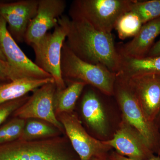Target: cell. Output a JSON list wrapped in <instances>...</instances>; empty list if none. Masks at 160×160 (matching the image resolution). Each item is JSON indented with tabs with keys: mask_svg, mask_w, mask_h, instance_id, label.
<instances>
[{
	"mask_svg": "<svg viewBox=\"0 0 160 160\" xmlns=\"http://www.w3.org/2000/svg\"><path fill=\"white\" fill-rule=\"evenodd\" d=\"M160 34V18L143 24L130 42L116 46L118 52L122 56L132 58H146Z\"/></svg>",
	"mask_w": 160,
	"mask_h": 160,
	"instance_id": "14",
	"label": "cell"
},
{
	"mask_svg": "<svg viewBox=\"0 0 160 160\" xmlns=\"http://www.w3.org/2000/svg\"><path fill=\"white\" fill-rule=\"evenodd\" d=\"M143 24L139 17L129 10L122 15L115 24L116 29L120 39L133 38L139 31Z\"/></svg>",
	"mask_w": 160,
	"mask_h": 160,
	"instance_id": "20",
	"label": "cell"
},
{
	"mask_svg": "<svg viewBox=\"0 0 160 160\" xmlns=\"http://www.w3.org/2000/svg\"><path fill=\"white\" fill-rule=\"evenodd\" d=\"M21 78L20 75L8 62L0 59V82H9Z\"/></svg>",
	"mask_w": 160,
	"mask_h": 160,
	"instance_id": "24",
	"label": "cell"
},
{
	"mask_svg": "<svg viewBox=\"0 0 160 160\" xmlns=\"http://www.w3.org/2000/svg\"><path fill=\"white\" fill-rule=\"evenodd\" d=\"M62 132L50 123L42 120H26L22 133L19 139L23 141L45 139L60 136Z\"/></svg>",
	"mask_w": 160,
	"mask_h": 160,
	"instance_id": "19",
	"label": "cell"
},
{
	"mask_svg": "<svg viewBox=\"0 0 160 160\" xmlns=\"http://www.w3.org/2000/svg\"><path fill=\"white\" fill-rule=\"evenodd\" d=\"M134 0H76L69 9V16L85 19L100 31L111 33L123 14L129 11Z\"/></svg>",
	"mask_w": 160,
	"mask_h": 160,
	"instance_id": "6",
	"label": "cell"
},
{
	"mask_svg": "<svg viewBox=\"0 0 160 160\" xmlns=\"http://www.w3.org/2000/svg\"><path fill=\"white\" fill-rule=\"evenodd\" d=\"M3 84H4V83L0 82V86H2V85Z\"/></svg>",
	"mask_w": 160,
	"mask_h": 160,
	"instance_id": "30",
	"label": "cell"
},
{
	"mask_svg": "<svg viewBox=\"0 0 160 160\" xmlns=\"http://www.w3.org/2000/svg\"><path fill=\"white\" fill-rule=\"evenodd\" d=\"M159 156H160V154H159Z\"/></svg>",
	"mask_w": 160,
	"mask_h": 160,
	"instance_id": "31",
	"label": "cell"
},
{
	"mask_svg": "<svg viewBox=\"0 0 160 160\" xmlns=\"http://www.w3.org/2000/svg\"><path fill=\"white\" fill-rule=\"evenodd\" d=\"M91 160H111L109 158V156L107 155L105 156L101 157L95 158Z\"/></svg>",
	"mask_w": 160,
	"mask_h": 160,
	"instance_id": "27",
	"label": "cell"
},
{
	"mask_svg": "<svg viewBox=\"0 0 160 160\" xmlns=\"http://www.w3.org/2000/svg\"><path fill=\"white\" fill-rule=\"evenodd\" d=\"M29 98L27 95L18 99L0 104V127L11 115L26 102Z\"/></svg>",
	"mask_w": 160,
	"mask_h": 160,
	"instance_id": "23",
	"label": "cell"
},
{
	"mask_svg": "<svg viewBox=\"0 0 160 160\" xmlns=\"http://www.w3.org/2000/svg\"><path fill=\"white\" fill-rule=\"evenodd\" d=\"M63 137L32 141L18 139L0 145V160H80Z\"/></svg>",
	"mask_w": 160,
	"mask_h": 160,
	"instance_id": "2",
	"label": "cell"
},
{
	"mask_svg": "<svg viewBox=\"0 0 160 160\" xmlns=\"http://www.w3.org/2000/svg\"><path fill=\"white\" fill-rule=\"evenodd\" d=\"M69 17L63 15L52 32H47L41 40L32 45L35 54L34 62L51 76L57 90L66 87L61 71L62 49L68 33Z\"/></svg>",
	"mask_w": 160,
	"mask_h": 160,
	"instance_id": "5",
	"label": "cell"
},
{
	"mask_svg": "<svg viewBox=\"0 0 160 160\" xmlns=\"http://www.w3.org/2000/svg\"><path fill=\"white\" fill-rule=\"evenodd\" d=\"M130 10L139 17L143 25L160 18V0H134Z\"/></svg>",
	"mask_w": 160,
	"mask_h": 160,
	"instance_id": "21",
	"label": "cell"
},
{
	"mask_svg": "<svg viewBox=\"0 0 160 160\" xmlns=\"http://www.w3.org/2000/svg\"><path fill=\"white\" fill-rule=\"evenodd\" d=\"M81 106L87 125L98 134L106 136L108 130L107 118L102 101L94 89H88L84 92Z\"/></svg>",
	"mask_w": 160,
	"mask_h": 160,
	"instance_id": "15",
	"label": "cell"
},
{
	"mask_svg": "<svg viewBox=\"0 0 160 160\" xmlns=\"http://www.w3.org/2000/svg\"><path fill=\"white\" fill-rule=\"evenodd\" d=\"M160 56V38L158 42H155L154 45L149 50L146 57H156Z\"/></svg>",
	"mask_w": 160,
	"mask_h": 160,
	"instance_id": "26",
	"label": "cell"
},
{
	"mask_svg": "<svg viewBox=\"0 0 160 160\" xmlns=\"http://www.w3.org/2000/svg\"><path fill=\"white\" fill-rule=\"evenodd\" d=\"M122 114V119L136 129L154 153L160 154V136L155 123L146 118L139 103L124 78L116 75L114 95Z\"/></svg>",
	"mask_w": 160,
	"mask_h": 160,
	"instance_id": "4",
	"label": "cell"
},
{
	"mask_svg": "<svg viewBox=\"0 0 160 160\" xmlns=\"http://www.w3.org/2000/svg\"><path fill=\"white\" fill-rule=\"evenodd\" d=\"M39 0H0V16L17 43L24 42L28 26L37 12Z\"/></svg>",
	"mask_w": 160,
	"mask_h": 160,
	"instance_id": "10",
	"label": "cell"
},
{
	"mask_svg": "<svg viewBox=\"0 0 160 160\" xmlns=\"http://www.w3.org/2000/svg\"><path fill=\"white\" fill-rule=\"evenodd\" d=\"M155 124L156 125V126H157L158 128L160 127V112L158 116L156 121Z\"/></svg>",
	"mask_w": 160,
	"mask_h": 160,
	"instance_id": "28",
	"label": "cell"
},
{
	"mask_svg": "<svg viewBox=\"0 0 160 160\" xmlns=\"http://www.w3.org/2000/svg\"><path fill=\"white\" fill-rule=\"evenodd\" d=\"M0 59L6 61L5 56H4V54H3L2 52V49H1V46H0Z\"/></svg>",
	"mask_w": 160,
	"mask_h": 160,
	"instance_id": "29",
	"label": "cell"
},
{
	"mask_svg": "<svg viewBox=\"0 0 160 160\" xmlns=\"http://www.w3.org/2000/svg\"><path fill=\"white\" fill-rule=\"evenodd\" d=\"M49 82H55L53 78L42 79L23 78L4 83L0 86V104L22 98L30 92Z\"/></svg>",
	"mask_w": 160,
	"mask_h": 160,
	"instance_id": "16",
	"label": "cell"
},
{
	"mask_svg": "<svg viewBox=\"0 0 160 160\" xmlns=\"http://www.w3.org/2000/svg\"><path fill=\"white\" fill-rule=\"evenodd\" d=\"M57 117L80 160H91L108 155L111 147L90 136L74 113H61Z\"/></svg>",
	"mask_w": 160,
	"mask_h": 160,
	"instance_id": "7",
	"label": "cell"
},
{
	"mask_svg": "<svg viewBox=\"0 0 160 160\" xmlns=\"http://www.w3.org/2000/svg\"><path fill=\"white\" fill-rule=\"evenodd\" d=\"M66 7L64 0H39L37 12L28 26L24 42L31 46L38 42L58 25Z\"/></svg>",
	"mask_w": 160,
	"mask_h": 160,
	"instance_id": "13",
	"label": "cell"
},
{
	"mask_svg": "<svg viewBox=\"0 0 160 160\" xmlns=\"http://www.w3.org/2000/svg\"><path fill=\"white\" fill-rule=\"evenodd\" d=\"M69 85L62 90L56 89L54 106L56 115L73 112L78 100L87 86L80 81H69Z\"/></svg>",
	"mask_w": 160,
	"mask_h": 160,
	"instance_id": "18",
	"label": "cell"
},
{
	"mask_svg": "<svg viewBox=\"0 0 160 160\" xmlns=\"http://www.w3.org/2000/svg\"><path fill=\"white\" fill-rule=\"evenodd\" d=\"M56 89L55 82L47 83L35 89L26 102L14 112L12 116L25 120H42L64 133V128L55 112L54 100Z\"/></svg>",
	"mask_w": 160,
	"mask_h": 160,
	"instance_id": "8",
	"label": "cell"
},
{
	"mask_svg": "<svg viewBox=\"0 0 160 160\" xmlns=\"http://www.w3.org/2000/svg\"><path fill=\"white\" fill-rule=\"evenodd\" d=\"M66 42L77 56L87 62L104 66L116 74L121 55L112 33L100 31L85 19L70 16Z\"/></svg>",
	"mask_w": 160,
	"mask_h": 160,
	"instance_id": "1",
	"label": "cell"
},
{
	"mask_svg": "<svg viewBox=\"0 0 160 160\" xmlns=\"http://www.w3.org/2000/svg\"><path fill=\"white\" fill-rule=\"evenodd\" d=\"M26 120L13 118L0 127V145L19 139L22 133Z\"/></svg>",
	"mask_w": 160,
	"mask_h": 160,
	"instance_id": "22",
	"label": "cell"
},
{
	"mask_svg": "<svg viewBox=\"0 0 160 160\" xmlns=\"http://www.w3.org/2000/svg\"><path fill=\"white\" fill-rule=\"evenodd\" d=\"M109 158L111 160H160V156L159 155L155 156L154 157L146 160H136L133 159L129 158L126 157L124 156L119 154L116 152H112L111 154L109 155Z\"/></svg>",
	"mask_w": 160,
	"mask_h": 160,
	"instance_id": "25",
	"label": "cell"
},
{
	"mask_svg": "<svg viewBox=\"0 0 160 160\" xmlns=\"http://www.w3.org/2000/svg\"><path fill=\"white\" fill-rule=\"evenodd\" d=\"M61 71L65 82L80 81L107 96L114 95L116 74L104 66L87 62L77 56L64 42Z\"/></svg>",
	"mask_w": 160,
	"mask_h": 160,
	"instance_id": "3",
	"label": "cell"
},
{
	"mask_svg": "<svg viewBox=\"0 0 160 160\" xmlns=\"http://www.w3.org/2000/svg\"><path fill=\"white\" fill-rule=\"evenodd\" d=\"M121 57L117 75L127 78L140 74H160V56L139 59Z\"/></svg>",
	"mask_w": 160,
	"mask_h": 160,
	"instance_id": "17",
	"label": "cell"
},
{
	"mask_svg": "<svg viewBox=\"0 0 160 160\" xmlns=\"http://www.w3.org/2000/svg\"><path fill=\"white\" fill-rule=\"evenodd\" d=\"M0 46L6 62L22 78L42 79L52 78L49 73L39 68L23 52L8 31L6 21L1 16Z\"/></svg>",
	"mask_w": 160,
	"mask_h": 160,
	"instance_id": "9",
	"label": "cell"
},
{
	"mask_svg": "<svg viewBox=\"0 0 160 160\" xmlns=\"http://www.w3.org/2000/svg\"><path fill=\"white\" fill-rule=\"evenodd\" d=\"M124 78L134 92L147 118L155 123L160 112V74H140Z\"/></svg>",
	"mask_w": 160,
	"mask_h": 160,
	"instance_id": "11",
	"label": "cell"
},
{
	"mask_svg": "<svg viewBox=\"0 0 160 160\" xmlns=\"http://www.w3.org/2000/svg\"><path fill=\"white\" fill-rule=\"evenodd\" d=\"M103 142L119 154L129 158L146 160L155 156L142 135L123 119L113 138Z\"/></svg>",
	"mask_w": 160,
	"mask_h": 160,
	"instance_id": "12",
	"label": "cell"
}]
</instances>
